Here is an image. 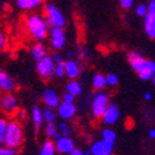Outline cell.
I'll use <instances>...</instances> for the list:
<instances>
[{
    "label": "cell",
    "mask_w": 155,
    "mask_h": 155,
    "mask_svg": "<svg viewBox=\"0 0 155 155\" xmlns=\"http://www.w3.org/2000/svg\"><path fill=\"white\" fill-rule=\"evenodd\" d=\"M108 106V96L105 92H99L94 97L92 104H91V111L95 117L100 118L102 113L105 112L106 107Z\"/></svg>",
    "instance_id": "cell-9"
},
{
    "label": "cell",
    "mask_w": 155,
    "mask_h": 155,
    "mask_svg": "<svg viewBox=\"0 0 155 155\" xmlns=\"http://www.w3.org/2000/svg\"><path fill=\"white\" fill-rule=\"evenodd\" d=\"M6 47H8V37L4 32L0 31V52L5 51Z\"/></svg>",
    "instance_id": "cell-30"
},
{
    "label": "cell",
    "mask_w": 155,
    "mask_h": 155,
    "mask_svg": "<svg viewBox=\"0 0 155 155\" xmlns=\"http://www.w3.org/2000/svg\"><path fill=\"white\" fill-rule=\"evenodd\" d=\"M55 153H57V150H55L54 143L51 140H46L41 148L40 155H55Z\"/></svg>",
    "instance_id": "cell-23"
},
{
    "label": "cell",
    "mask_w": 155,
    "mask_h": 155,
    "mask_svg": "<svg viewBox=\"0 0 155 155\" xmlns=\"http://www.w3.org/2000/svg\"><path fill=\"white\" fill-rule=\"evenodd\" d=\"M74 100H75V96H73L69 92H65V94L62 95V101L63 102H74Z\"/></svg>",
    "instance_id": "cell-33"
},
{
    "label": "cell",
    "mask_w": 155,
    "mask_h": 155,
    "mask_svg": "<svg viewBox=\"0 0 155 155\" xmlns=\"http://www.w3.org/2000/svg\"><path fill=\"white\" fill-rule=\"evenodd\" d=\"M70 133H71V129H70L68 126L61 129V135H64V137H69Z\"/></svg>",
    "instance_id": "cell-34"
},
{
    "label": "cell",
    "mask_w": 155,
    "mask_h": 155,
    "mask_svg": "<svg viewBox=\"0 0 155 155\" xmlns=\"http://www.w3.org/2000/svg\"><path fill=\"white\" fill-rule=\"evenodd\" d=\"M67 55H68V57H69V58H70V57H71V55H73V53H71V52H68V54H67Z\"/></svg>",
    "instance_id": "cell-42"
},
{
    "label": "cell",
    "mask_w": 155,
    "mask_h": 155,
    "mask_svg": "<svg viewBox=\"0 0 155 155\" xmlns=\"http://www.w3.org/2000/svg\"><path fill=\"white\" fill-rule=\"evenodd\" d=\"M46 54H47V48L40 41H38L36 45L32 46V48H31V55H32L33 59L38 61V59H41L43 55H46Z\"/></svg>",
    "instance_id": "cell-18"
},
{
    "label": "cell",
    "mask_w": 155,
    "mask_h": 155,
    "mask_svg": "<svg viewBox=\"0 0 155 155\" xmlns=\"http://www.w3.org/2000/svg\"><path fill=\"white\" fill-rule=\"evenodd\" d=\"M120 4H121V6L123 9L129 10L133 6V4H134V0H120Z\"/></svg>",
    "instance_id": "cell-32"
},
{
    "label": "cell",
    "mask_w": 155,
    "mask_h": 155,
    "mask_svg": "<svg viewBox=\"0 0 155 155\" xmlns=\"http://www.w3.org/2000/svg\"><path fill=\"white\" fill-rule=\"evenodd\" d=\"M102 139H104V140H107V142H110V143L113 144L114 140H116V132L112 130V129H110V128L104 129V130H102Z\"/></svg>",
    "instance_id": "cell-25"
},
{
    "label": "cell",
    "mask_w": 155,
    "mask_h": 155,
    "mask_svg": "<svg viewBox=\"0 0 155 155\" xmlns=\"http://www.w3.org/2000/svg\"><path fill=\"white\" fill-rule=\"evenodd\" d=\"M15 89H16V85H15V81L12 78L8 73L0 70V91L12 92Z\"/></svg>",
    "instance_id": "cell-14"
},
{
    "label": "cell",
    "mask_w": 155,
    "mask_h": 155,
    "mask_svg": "<svg viewBox=\"0 0 155 155\" xmlns=\"http://www.w3.org/2000/svg\"><path fill=\"white\" fill-rule=\"evenodd\" d=\"M53 61H54V63H58V62H61L62 61V55L59 54V53H57V54H54L53 57Z\"/></svg>",
    "instance_id": "cell-37"
},
{
    "label": "cell",
    "mask_w": 155,
    "mask_h": 155,
    "mask_svg": "<svg viewBox=\"0 0 155 155\" xmlns=\"http://www.w3.org/2000/svg\"><path fill=\"white\" fill-rule=\"evenodd\" d=\"M67 92L71 94L73 96H78V95H80L83 92V87H81V85L78 83L76 80L73 79L71 81H69L67 84Z\"/></svg>",
    "instance_id": "cell-20"
},
{
    "label": "cell",
    "mask_w": 155,
    "mask_h": 155,
    "mask_svg": "<svg viewBox=\"0 0 155 155\" xmlns=\"http://www.w3.org/2000/svg\"><path fill=\"white\" fill-rule=\"evenodd\" d=\"M32 121L35 123V127L36 129L41 128L42 123H43V116H42V110L40 107H33L32 110Z\"/></svg>",
    "instance_id": "cell-19"
},
{
    "label": "cell",
    "mask_w": 155,
    "mask_h": 155,
    "mask_svg": "<svg viewBox=\"0 0 155 155\" xmlns=\"http://www.w3.org/2000/svg\"><path fill=\"white\" fill-rule=\"evenodd\" d=\"M64 127H67V123H65V122L59 123V129H62V128H64Z\"/></svg>",
    "instance_id": "cell-40"
},
{
    "label": "cell",
    "mask_w": 155,
    "mask_h": 155,
    "mask_svg": "<svg viewBox=\"0 0 155 155\" xmlns=\"http://www.w3.org/2000/svg\"><path fill=\"white\" fill-rule=\"evenodd\" d=\"M57 108H58L57 113L59 114V117L63 120H70L76 113V106L74 105V102H63L62 101L58 105Z\"/></svg>",
    "instance_id": "cell-13"
},
{
    "label": "cell",
    "mask_w": 155,
    "mask_h": 155,
    "mask_svg": "<svg viewBox=\"0 0 155 155\" xmlns=\"http://www.w3.org/2000/svg\"><path fill=\"white\" fill-rule=\"evenodd\" d=\"M46 135L48 138H55V139L61 137V132L58 130V128L54 124V122L47 123V126H46Z\"/></svg>",
    "instance_id": "cell-24"
},
{
    "label": "cell",
    "mask_w": 155,
    "mask_h": 155,
    "mask_svg": "<svg viewBox=\"0 0 155 155\" xmlns=\"http://www.w3.org/2000/svg\"><path fill=\"white\" fill-rule=\"evenodd\" d=\"M45 18L51 27H64L67 24L65 16L54 4L45 5Z\"/></svg>",
    "instance_id": "cell-4"
},
{
    "label": "cell",
    "mask_w": 155,
    "mask_h": 155,
    "mask_svg": "<svg viewBox=\"0 0 155 155\" xmlns=\"http://www.w3.org/2000/svg\"><path fill=\"white\" fill-rule=\"evenodd\" d=\"M24 142V130L20 123L17 122H8L5 137H4V145L11 149H18Z\"/></svg>",
    "instance_id": "cell-3"
},
{
    "label": "cell",
    "mask_w": 155,
    "mask_h": 155,
    "mask_svg": "<svg viewBox=\"0 0 155 155\" xmlns=\"http://www.w3.org/2000/svg\"><path fill=\"white\" fill-rule=\"evenodd\" d=\"M18 108V101L12 92L0 94V110L6 114H14Z\"/></svg>",
    "instance_id": "cell-6"
},
{
    "label": "cell",
    "mask_w": 155,
    "mask_h": 155,
    "mask_svg": "<svg viewBox=\"0 0 155 155\" xmlns=\"http://www.w3.org/2000/svg\"><path fill=\"white\" fill-rule=\"evenodd\" d=\"M55 150L61 154H69L74 148L75 144L73 142V139L70 137H64V135H61L59 138L55 139Z\"/></svg>",
    "instance_id": "cell-11"
},
{
    "label": "cell",
    "mask_w": 155,
    "mask_h": 155,
    "mask_svg": "<svg viewBox=\"0 0 155 155\" xmlns=\"http://www.w3.org/2000/svg\"><path fill=\"white\" fill-rule=\"evenodd\" d=\"M149 137L150 138H154L155 137V129H150L149 130Z\"/></svg>",
    "instance_id": "cell-39"
},
{
    "label": "cell",
    "mask_w": 155,
    "mask_h": 155,
    "mask_svg": "<svg viewBox=\"0 0 155 155\" xmlns=\"http://www.w3.org/2000/svg\"><path fill=\"white\" fill-rule=\"evenodd\" d=\"M20 114H21V117L24 118V117H25V114H26V113H25V111H21V112H20Z\"/></svg>",
    "instance_id": "cell-41"
},
{
    "label": "cell",
    "mask_w": 155,
    "mask_h": 155,
    "mask_svg": "<svg viewBox=\"0 0 155 155\" xmlns=\"http://www.w3.org/2000/svg\"><path fill=\"white\" fill-rule=\"evenodd\" d=\"M112 153H113V144L104 139L95 142L90 149L91 155H112Z\"/></svg>",
    "instance_id": "cell-10"
},
{
    "label": "cell",
    "mask_w": 155,
    "mask_h": 155,
    "mask_svg": "<svg viewBox=\"0 0 155 155\" xmlns=\"http://www.w3.org/2000/svg\"><path fill=\"white\" fill-rule=\"evenodd\" d=\"M118 84V76L116 74H110L106 76V85L108 86H116Z\"/></svg>",
    "instance_id": "cell-27"
},
{
    "label": "cell",
    "mask_w": 155,
    "mask_h": 155,
    "mask_svg": "<svg viewBox=\"0 0 155 155\" xmlns=\"http://www.w3.org/2000/svg\"><path fill=\"white\" fill-rule=\"evenodd\" d=\"M92 86L97 90H102L106 86V76L102 74H95L92 78Z\"/></svg>",
    "instance_id": "cell-21"
},
{
    "label": "cell",
    "mask_w": 155,
    "mask_h": 155,
    "mask_svg": "<svg viewBox=\"0 0 155 155\" xmlns=\"http://www.w3.org/2000/svg\"><path fill=\"white\" fill-rule=\"evenodd\" d=\"M144 99H145V100H150V99H151V94H150V92H145V94H144Z\"/></svg>",
    "instance_id": "cell-38"
},
{
    "label": "cell",
    "mask_w": 155,
    "mask_h": 155,
    "mask_svg": "<svg viewBox=\"0 0 155 155\" xmlns=\"http://www.w3.org/2000/svg\"><path fill=\"white\" fill-rule=\"evenodd\" d=\"M80 55H81V58L83 59H87L89 58V55H90V53H89V51L87 49H81V52H80Z\"/></svg>",
    "instance_id": "cell-36"
},
{
    "label": "cell",
    "mask_w": 155,
    "mask_h": 155,
    "mask_svg": "<svg viewBox=\"0 0 155 155\" xmlns=\"http://www.w3.org/2000/svg\"><path fill=\"white\" fill-rule=\"evenodd\" d=\"M42 116H43V121H46L47 123L55 122L57 120V113L54 112V108L48 107V106L42 110Z\"/></svg>",
    "instance_id": "cell-22"
},
{
    "label": "cell",
    "mask_w": 155,
    "mask_h": 155,
    "mask_svg": "<svg viewBox=\"0 0 155 155\" xmlns=\"http://www.w3.org/2000/svg\"><path fill=\"white\" fill-rule=\"evenodd\" d=\"M54 61L53 58L48 54L43 55L41 59L37 61V73L43 80H49L54 75Z\"/></svg>",
    "instance_id": "cell-5"
},
{
    "label": "cell",
    "mask_w": 155,
    "mask_h": 155,
    "mask_svg": "<svg viewBox=\"0 0 155 155\" xmlns=\"http://www.w3.org/2000/svg\"><path fill=\"white\" fill-rule=\"evenodd\" d=\"M42 99L43 102L52 108H57L58 105L61 104V99H59V95H58L53 89H46L43 95H42Z\"/></svg>",
    "instance_id": "cell-15"
},
{
    "label": "cell",
    "mask_w": 155,
    "mask_h": 155,
    "mask_svg": "<svg viewBox=\"0 0 155 155\" xmlns=\"http://www.w3.org/2000/svg\"><path fill=\"white\" fill-rule=\"evenodd\" d=\"M6 124L8 122L5 120H0V144L4 143V137H5V130H6Z\"/></svg>",
    "instance_id": "cell-29"
},
{
    "label": "cell",
    "mask_w": 155,
    "mask_h": 155,
    "mask_svg": "<svg viewBox=\"0 0 155 155\" xmlns=\"http://www.w3.org/2000/svg\"><path fill=\"white\" fill-rule=\"evenodd\" d=\"M54 75L58 76V78L65 76V69H64V62L63 61L55 63V65H54Z\"/></svg>",
    "instance_id": "cell-26"
},
{
    "label": "cell",
    "mask_w": 155,
    "mask_h": 155,
    "mask_svg": "<svg viewBox=\"0 0 155 155\" xmlns=\"http://www.w3.org/2000/svg\"><path fill=\"white\" fill-rule=\"evenodd\" d=\"M43 0H16V5L17 8H20L21 10L30 11L36 8H38L42 4Z\"/></svg>",
    "instance_id": "cell-17"
},
{
    "label": "cell",
    "mask_w": 155,
    "mask_h": 155,
    "mask_svg": "<svg viewBox=\"0 0 155 155\" xmlns=\"http://www.w3.org/2000/svg\"><path fill=\"white\" fill-rule=\"evenodd\" d=\"M68 155H84V151L81 149H78V148H74Z\"/></svg>",
    "instance_id": "cell-35"
},
{
    "label": "cell",
    "mask_w": 155,
    "mask_h": 155,
    "mask_svg": "<svg viewBox=\"0 0 155 155\" xmlns=\"http://www.w3.org/2000/svg\"><path fill=\"white\" fill-rule=\"evenodd\" d=\"M148 10L144 18V28L148 37L154 38L155 37V0H150L147 5Z\"/></svg>",
    "instance_id": "cell-7"
},
{
    "label": "cell",
    "mask_w": 155,
    "mask_h": 155,
    "mask_svg": "<svg viewBox=\"0 0 155 155\" xmlns=\"http://www.w3.org/2000/svg\"><path fill=\"white\" fill-rule=\"evenodd\" d=\"M17 153V149H11L6 145L0 144V155H15Z\"/></svg>",
    "instance_id": "cell-28"
},
{
    "label": "cell",
    "mask_w": 155,
    "mask_h": 155,
    "mask_svg": "<svg viewBox=\"0 0 155 155\" xmlns=\"http://www.w3.org/2000/svg\"><path fill=\"white\" fill-rule=\"evenodd\" d=\"M101 118L104 120V122L108 126L114 124L116 122L118 121L120 118V110L117 108V106L113 105V104H108V106L106 107L105 112L102 113Z\"/></svg>",
    "instance_id": "cell-12"
},
{
    "label": "cell",
    "mask_w": 155,
    "mask_h": 155,
    "mask_svg": "<svg viewBox=\"0 0 155 155\" xmlns=\"http://www.w3.org/2000/svg\"><path fill=\"white\" fill-rule=\"evenodd\" d=\"M128 62L133 70L139 75L142 80H155V63L151 59L145 58L138 52L128 53Z\"/></svg>",
    "instance_id": "cell-1"
},
{
    "label": "cell",
    "mask_w": 155,
    "mask_h": 155,
    "mask_svg": "<svg viewBox=\"0 0 155 155\" xmlns=\"http://www.w3.org/2000/svg\"><path fill=\"white\" fill-rule=\"evenodd\" d=\"M64 69H65V75L69 79H76L80 74V65L76 61L69 59L64 62Z\"/></svg>",
    "instance_id": "cell-16"
},
{
    "label": "cell",
    "mask_w": 155,
    "mask_h": 155,
    "mask_svg": "<svg viewBox=\"0 0 155 155\" xmlns=\"http://www.w3.org/2000/svg\"><path fill=\"white\" fill-rule=\"evenodd\" d=\"M49 40H51V46L53 49L59 51L65 46V32L63 27H51L49 28Z\"/></svg>",
    "instance_id": "cell-8"
},
{
    "label": "cell",
    "mask_w": 155,
    "mask_h": 155,
    "mask_svg": "<svg viewBox=\"0 0 155 155\" xmlns=\"http://www.w3.org/2000/svg\"><path fill=\"white\" fill-rule=\"evenodd\" d=\"M147 10H148L147 5L145 4H140V5H138L137 8H135V15L139 16V17H144L145 14H147Z\"/></svg>",
    "instance_id": "cell-31"
},
{
    "label": "cell",
    "mask_w": 155,
    "mask_h": 155,
    "mask_svg": "<svg viewBox=\"0 0 155 155\" xmlns=\"http://www.w3.org/2000/svg\"><path fill=\"white\" fill-rule=\"evenodd\" d=\"M25 27L27 32L37 41H43L48 36L49 25L46 21L45 16L40 14H30L25 17Z\"/></svg>",
    "instance_id": "cell-2"
}]
</instances>
